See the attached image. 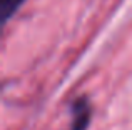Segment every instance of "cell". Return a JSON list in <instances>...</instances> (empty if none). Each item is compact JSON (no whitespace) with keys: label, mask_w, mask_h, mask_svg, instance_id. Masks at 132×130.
I'll list each match as a JSON object with an SVG mask.
<instances>
[{"label":"cell","mask_w":132,"mask_h":130,"mask_svg":"<svg viewBox=\"0 0 132 130\" xmlns=\"http://www.w3.org/2000/svg\"><path fill=\"white\" fill-rule=\"evenodd\" d=\"M90 122V105L85 97H80L72 105V128L70 130H85Z\"/></svg>","instance_id":"1"},{"label":"cell","mask_w":132,"mask_h":130,"mask_svg":"<svg viewBox=\"0 0 132 130\" xmlns=\"http://www.w3.org/2000/svg\"><path fill=\"white\" fill-rule=\"evenodd\" d=\"M25 0H0V13H2V22L5 23L17 10L22 7Z\"/></svg>","instance_id":"2"}]
</instances>
